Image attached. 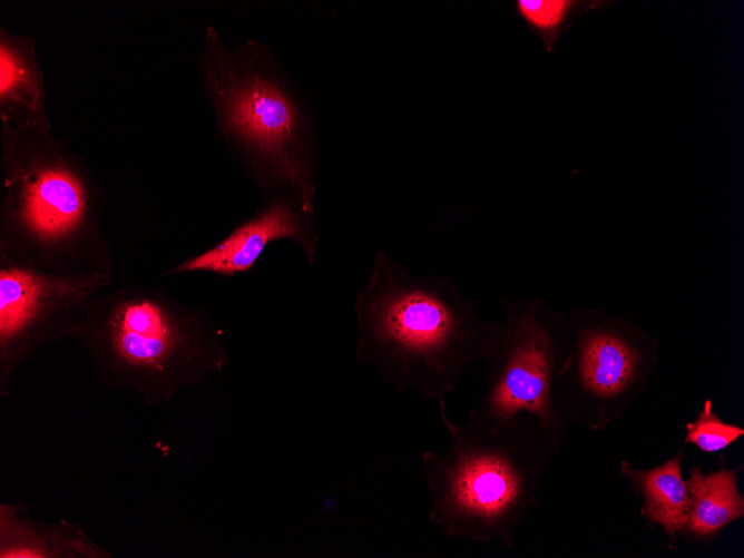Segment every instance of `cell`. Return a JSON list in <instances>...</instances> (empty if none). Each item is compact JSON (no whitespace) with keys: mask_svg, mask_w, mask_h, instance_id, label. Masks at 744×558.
<instances>
[{"mask_svg":"<svg viewBox=\"0 0 744 558\" xmlns=\"http://www.w3.org/2000/svg\"><path fill=\"white\" fill-rule=\"evenodd\" d=\"M353 310L356 359L398 392L434 401L444 427L446 397L471 363L490 361L503 333V321L481 317L450 276L415 275L385 252Z\"/></svg>","mask_w":744,"mask_h":558,"instance_id":"1","label":"cell"},{"mask_svg":"<svg viewBox=\"0 0 744 558\" xmlns=\"http://www.w3.org/2000/svg\"><path fill=\"white\" fill-rule=\"evenodd\" d=\"M199 71L224 140L262 194L313 204L321 165L310 100L272 50L226 46L208 27Z\"/></svg>","mask_w":744,"mask_h":558,"instance_id":"2","label":"cell"},{"mask_svg":"<svg viewBox=\"0 0 744 558\" xmlns=\"http://www.w3.org/2000/svg\"><path fill=\"white\" fill-rule=\"evenodd\" d=\"M109 287L88 301L72 337L107 389L161 407L229 364L223 333L204 309L157 286Z\"/></svg>","mask_w":744,"mask_h":558,"instance_id":"3","label":"cell"},{"mask_svg":"<svg viewBox=\"0 0 744 558\" xmlns=\"http://www.w3.org/2000/svg\"><path fill=\"white\" fill-rule=\"evenodd\" d=\"M442 451H424L429 519L450 539L513 544L512 533L538 506L537 489L560 442L537 418L483 415L474 409L446 427Z\"/></svg>","mask_w":744,"mask_h":558,"instance_id":"4","label":"cell"},{"mask_svg":"<svg viewBox=\"0 0 744 558\" xmlns=\"http://www.w3.org/2000/svg\"><path fill=\"white\" fill-rule=\"evenodd\" d=\"M0 262L57 276H112L100 189L59 147L8 143L2 154Z\"/></svg>","mask_w":744,"mask_h":558,"instance_id":"5","label":"cell"},{"mask_svg":"<svg viewBox=\"0 0 744 558\" xmlns=\"http://www.w3.org/2000/svg\"><path fill=\"white\" fill-rule=\"evenodd\" d=\"M503 333L492 358L484 392L474 410L496 419L530 414L560 442L565 420L554 386L572 351V331L565 315L539 297L502 301Z\"/></svg>","mask_w":744,"mask_h":558,"instance_id":"6","label":"cell"},{"mask_svg":"<svg viewBox=\"0 0 744 558\" xmlns=\"http://www.w3.org/2000/svg\"><path fill=\"white\" fill-rule=\"evenodd\" d=\"M572 351L554 386L565 420L621 409L645 386L656 362L654 339L630 320L574 309L568 315Z\"/></svg>","mask_w":744,"mask_h":558,"instance_id":"7","label":"cell"},{"mask_svg":"<svg viewBox=\"0 0 744 558\" xmlns=\"http://www.w3.org/2000/svg\"><path fill=\"white\" fill-rule=\"evenodd\" d=\"M112 276H57L0 262V394L37 350L74 337L82 311Z\"/></svg>","mask_w":744,"mask_h":558,"instance_id":"8","label":"cell"},{"mask_svg":"<svg viewBox=\"0 0 744 558\" xmlns=\"http://www.w3.org/2000/svg\"><path fill=\"white\" fill-rule=\"evenodd\" d=\"M315 225L314 205L291 195H277L263 200L254 215L213 247L183 261L166 274L208 272L228 277L245 273L270 243L282 239L294 242L306 261L313 263L319 248Z\"/></svg>","mask_w":744,"mask_h":558,"instance_id":"9","label":"cell"},{"mask_svg":"<svg viewBox=\"0 0 744 558\" xmlns=\"http://www.w3.org/2000/svg\"><path fill=\"white\" fill-rule=\"evenodd\" d=\"M1 558H107L78 523L43 525L20 505H0Z\"/></svg>","mask_w":744,"mask_h":558,"instance_id":"10","label":"cell"},{"mask_svg":"<svg viewBox=\"0 0 744 558\" xmlns=\"http://www.w3.org/2000/svg\"><path fill=\"white\" fill-rule=\"evenodd\" d=\"M623 472L642 491L648 520L660 525L669 537L687 529L691 498L681 474V456L648 471L635 470L623 462Z\"/></svg>","mask_w":744,"mask_h":558,"instance_id":"11","label":"cell"},{"mask_svg":"<svg viewBox=\"0 0 744 558\" xmlns=\"http://www.w3.org/2000/svg\"><path fill=\"white\" fill-rule=\"evenodd\" d=\"M685 483L691 498L687 530L696 537L711 536L743 516L744 500L737 489V470L723 468L703 474L694 468Z\"/></svg>","mask_w":744,"mask_h":558,"instance_id":"12","label":"cell"},{"mask_svg":"<svg viewBox=\"0 0 744 558\" xmlns=\"http://www.w3.org/2000/svg\"><path fill=\"white\" fill-rule=\"evenodd\" d=\"M0 101L6 108H22L38 115L43 110V90L33 61L11 40L0 43Z\"/></svg>","mask_w":744,"mask_h":558,"instance_id":"13","label":"cell"},{"mask_svg":"<svg viewBox=\"0 0 744 558\" xmlns=\"http://www.w3.org/2000/svg\"><path fill=\"white\" fill-rule=\"evenodd\" d=\"M744 430L722 421L712 410V401L704 403L697 419L687 424L686 441L706 452L726 448L743 435Z\"/></svg>","mask_w":744,"mask_h":558,"instance_id":"14","label":"cell"},{"mask_svg":"<svg viewBox=\"0 0 744 558\" xmlns=\"http://www.w3.org/2000/svg\"><path fill=\"white\" fill-rule=\"evenodd\" d=\"M574 2L565 0H520L518 8L522 17L541 30H550L559 26Z\"/></svg>","mask_w":744,"mask_h":558,"instance_id":"15","label":"cell"}]
</instances>
